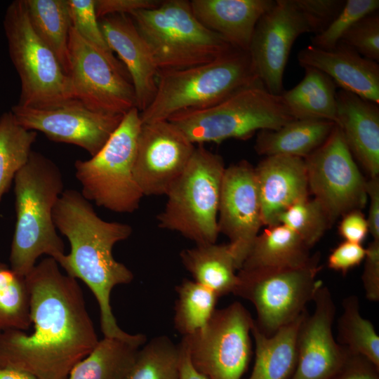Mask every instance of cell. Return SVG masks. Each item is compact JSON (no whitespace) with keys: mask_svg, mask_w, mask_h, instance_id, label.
Wrapping results in <instances>:
<instances>
[{"mask_svg":"<svg viewBox=\"0 0 379 379\" xmlns=\"http://www.w3.org/2000/svg\"><path fill=\"white\" fill-rule=\"evenodd\" d=\"M253 321L239 302L215 309L204 328L182 337L193 367L206 379H241L251 357Z\"/></svg>","mask_w":379,"mask_h":379,"instance_id":"obj_11","label":"cell"},{"mask_svg":"<svg viewBox=\"0 0 379 379\" xmlns=\"http://www.w3.org/2000/svg\"><path fill=\"white\" fill-rule=\"evenodd\" d=\"M192 12L209 30L234 48L248 51L261 16L275 4L272 0H192Z\"/></svg>","mask_w":379,"mask_h":379,"instance_id":"obj_23","label":"cell"},{"mask_svg":"<svg viewBox=\"0 0 379 379\" xmlns=\"http://www.w3.org/2000/svg\"><path fill=\"white\" fill-rule=\"evenodd\" d=\"M142 345L104 337L76 364L67 379H124Z\"/></svg>","mask_w":379,"mask_h":379,"instance_id":"obj_29","label":"cell"},{"mask_svg":"<svg viewBox=\"0 0 379 379\" xmlns=\"http://www.w3.org/2000/svg\"><path fill=\"white\" fill-rule=\"evenodd\" d=\"M364 267L361 276L366 298L379 300V240H373L366 248Z\"/></svg>","mask_w":379,"mask_h":379,"instance_id":"obj_42","label":"cell"},{"mask_svg":"<svg viewBox=\"0 0 379 379\" xmlns=\"http://www.w3.org/2000/svg\"><path fill=\"white\" fill-rule=\"evenodd\" d=\"M25 277L34 330L0 332V367L25 371L37 379H67L99 341L82 291L51 257Z\"/></svg>","mask_w":379,"mask_h":379,"instance_id":"obj_1","label":"cell"},{"mask_svg":"<svg viewBox=\"0 0 379 379\" xmlns=\"http://www.w3.org/2000/svg\"><path fill=\"white\" fill-rule=\"evenodd\" d=\"M379 368L363 356L351 353L331 379H379Z\"/></svg>","mask_w":379,"mask_h":379,"instance_id":"obj_44","label":"cell"},{"mask_svg":"<svg viewBox=\"0 0 379 379\" xmlns=\"http://www.w3.org/2000/svg\"><path fill=\"white\" fill-rule=\"evenodd\" d=\"M131 15L159 71L206 64L234 48L198 20L190 1H162Z\"/></svg>","mask_w":379,"mask_h":379,"instance_id":"obj_5","label":"cell"},{"mask_svg":"<svg viewBox=\"0 0 379 379\" xmlns=\"http://www.w3.org/2000/svg\"><path fill=\"white\" fill-rule=\"evenodd\" d=\"M225 168L220 155L202 144L195 147L186 168L166 194L165 207L157 217L158 226L178 232L196 244L215 243Z\"/></svg>","mask_w":379,"mask_h":379,"instance_id":"obj_7","label":"cell"},{"mask_svg":"<svg viewBox=\"0 0 379 379\" xmlns=\"http://www.w3.org/2000/svg\"><path fill=\"white\" fill-rule=\"evenodd\" d=\"M180 256L194 281L211 289L219 298L234 293L238 269L229 244H196L182 250Z\"/></svg>","mask_w":379,"mask_h":379,"instance_id":"obj_27","label":"cell"},{"mask_svg":"<svg viewBox=\"0 0 379 379\" xmlns=\"http://www.w3.org/2000/svg\"><path fill=\"white\" fill-rule=\"evenodd\" d=\"M304 159L310 193L332 225L345 214L364 208L366 180L336 124L327 140Z\"/></svg>","mask_w":379,"mask_h":379,"instance_id":"obj_12","label":"cell"},{"mask_svg":"<svg viewBox=\"0 0 379 379\" xmlns=\"http://www.w3.org/2000/svg\"><path fill=\"white\" fill-rule=\"evenodd\" d=\"M335 124L326 120L295 119L278 130L257 133L255 152L265 157L286 155L305 159L328 138Z\"/></svg>","mask_w":379,"mask_h":379,"instance_id":"obj_25","label":"cell"},{"mask_svg":"<svg viewBox=\"0 0 379 379\" xmlns=\"http://www.w3.org/2000/svg\"><path fill=\"white\" fill-rule=\"evenodd\" d=\"M278 224L293 231L310 248L318 242L332 225L320 203L309 197L286 208L279 216Z\"/></svg>","mask_w":379,"mask_h":379,"instance_id":"obj_36","label":"cell"},{"mask_svg":"<svg viewBox=\"0 0 379 379\" xmlns=\"http://www.w3.org/2000/svg\"><path fill=\"white\" fill-rule=\"evenodd\" d=\"M366 190L370 204L366 218L368 232L373 240H379V176L371 177L366 180Z\"/></svg>","mask_w":379,"mask_h":379,"instance_id":"obj_46","label":"cell"},{"mask_svg":"<svg viewBox=\"0 0 379 379\" xmlns=\"http://www.w3.org/2000/svg\"><path fill=\"white\" fill-rule=\"evenodd\" d=\"M336 125L371 177L379 175V107L352 93H336Z\"/></svg>","mask_w":379,"mask_h":379,"instance_id":"obj_22","label":"cell"},{"mask_svg":"<svg viewBox=\"0 0 379 379\" xmlns=\"http://www.w3.org/2000/svg\"><path fill=\"white\" fill-rule=\"evenodd\" d=\"M67 4L72 27L115 69L130 79L126 69L115 58L105 40L95 14V0H67Z\"/></svg>","mask_w":379,"mask_h":379,"instance_id":"obj_37","label":"cell"},{"mask_svg":"<svg viewBox=\"0 0 379 379\" xmlns=\"http://www.w3.org/2000/svg\"><path fill=\"white\" fill-rule=\"evenodd\" d=\"M180 366L179 344L159 335L139 348L124 379H180Z\"/></svg>","mask_w":379,"mask_h":379,"instance_id":"obj_34","label":"cell"},{"mask_svg":"<svg viewBox=\"0 0 379 379\" xmlns=\"http://www.w3.org/2000/svg\"><path fill=\"white\" fill-rule=\"evenodd\" d=\"M0 379H37L32 373L13 368L0 367Z\"/></svg>","mask_w":379,"mask_h":379,"instance_id":"obj_48","label":"cell"},{"mask_svg":"<svg viewBox=\"0 0 379 379\" xmlns=\"http://www.w3.org/2000/svg\"><path fill=\"white\" fill-rule=\"evenodd\" d=\"M11 111L25 128L40 131L54 142L77 145L92 157L105 145L124 116L93 111L76 99L45 108L15 105Z\"/></svg>","mask_w":379,"mask_h":379,"instance_id":"obj_14","label":"cell"},{"mask_svg":"<svg viewBox=\"0 0 379 379\" xmlns=\"http://www.w3.org/2000/svg\"><path fill=\"white\" fill-rule=\"evenodd\" d=\"M73 98L100 113L124 115L136 107L129 78L115 69L71 27L68 41V72Z\"/></svg>","mask_w":379,"mask_h":379,"instance_id":"obj_13","label":"cell"},{"mask_svg":"<svg viewBox=\"0 0 379 379\" xmlns=\"http://www.w3.org/2000/svg\"><path fill=\"white\" fill-rule=\"evenodd\" d=\"M162 1L159 0H95V10L97 18H102L114 14H133L145 9L159 6Z\"/></svg>","mask_w":379,"mask_h":379,"instance_id":"obj_43","label":"cell"},{"mask_svg":"<svg viewBox=\"0 0 379 379\" xmlns=\"http://www.w3.org/2000/svg\"><path fill=\"white\" fill-rule=\"evenodd\" d=\"M54 225L66 237L70 251L59 264L69 276L82 280L95 295L104 337L144 343L143 334H130L117 324L110 305L113 288L133 279V272L112 254L114 246L127 239L132 227L100 218L81 192L65 190L53 211Z\"/></svg>","mask_w":379,"mask_h":379,"instance_id":"obj_2","label":"cell"},{"mask_svg":"<svg viewBox=\"0 0 379 379\" xmlns=\"http://www.w3.org/2000/svg\"><path fill=\"white\" fill-rule=\"evenodd\" d=\"M13 181L16 222L9 260L11 268L25 277L41 255L53 258L58 265L65 255L53 219L64 185L57 164L34 151Z\"/></svg>","mask_w":379,"mask_h":379,"instance_id":"obj_3","label":"cell"},{"mask_svg":"<svg viewBox=\"0 0 379 379\" xmlns=\"http://www.w3.org/2000/svg\"><path fill=\"white\" fill-rule=\"evenodd\" d=\"M180 350V379H206L192 365L187 346L182 340L179 343Z\"/></svg>","mask_w":379,"mask_h":379,"instance_id":"obj_47","label":"cell"},{"mask_svg":"<svg viewBox=\"0 0 379 379\" xmlns=\"http://www.w3.org/2000/svg\"><path fill=\"white\" fill-rule=\"evenodd\" d=\"M262 226L255 168L248 161L241 160L225 168L218 213L219 233L229 239L238 271Z\"/></svg>","mask_w":379,"mask_h":379,"instance_id":"obj_17","label":"cell"},{"mask_svg":"<svg viewBox=\"0 0 379 379\" xmlns=\"http://www.w3.org/2000/svg\"><path fill=\"white\" fill-rule=\"evenodd\" d=\"M312 301L313 313L306 312L299 326L296 366L288 379H331L351 354L333 336L335 306L328 288L321 285Z\"/></svg>","mask_w":379,"mask_h":379,"instance_id":"obj_18","label":"cell"},{"mask_svg":"<svg viewBox=\"0 0 379 379\" xmlns=\"http://www.w3.org/2000/svg\"><path fill=\"white\" fill-rule=\"evenodd\" d=\"M195 147L168 120L142 124L133 172L143 196L166 195L186 168Z\"/></svg>","mask_w":379,"mask_h":379,"instance_id":"obj_15","label":"cell"},{"mask_svg":"<svg viewBox=\"0 0 379 379\" xmlns=\"http://www.w3.org/2000/svg\"><path fill=\"white\" fill-rule=\"evenodd\" d=\"M311 33L310 25L293 0H277L257 22L248 53L257 76L271 93L281 95L283 76L296 39Z\"/></svg>","mask_w":379,"mask_h":379,"instance_id":"obj_16","label":"cell"},{"mask_svg":"<svg viewBox=\"0 0 379 379\" xmlns=\"http://www.w3.org/2000/svg\"><path fill=\"white\" fill-rule=\"evenodd\" d=\"M319 255L298 268L239 270L233 294L250 301L255 307L258 329L267 336L298 319L312 301L318 288L321 270Z\"/></svg>","mask_w":379,"mask_h":379,"instance_id":"obj_10","label":"cell"},{"mask_svg":"<svg viewBox=\"0 0 379 379\" xmlns=\"http://www.w3.org/2000/svg\"><path fill=\"white\" fill-rule=\"evenodd\" d=\"M175 290L174 326L183 336L189 335L206 325L219 297L208 287L186 279Z\"/></svg>","mask_w":379,"mask_h":379,"instance_id":"obj_33","label":"cell"},{"mask_svg":"<svg viewBox=\"0 0 379 379\" xmlns=\"http://www.w3.org/2000/svg\"><path fill=\"white\" fill-rule=\"evenodd\" d=\"M310 248L282 224L267 226L258 234L240 270L291 269L303 267L313 256Z\"/></svg>","mask_w":379,"mask_h":379,"instance_id":"obj_24","label":"cell"},{"mask_svg":"<svg viewBox=\"0 0 379 379\" xmlns=\"http://www.w3.org/2000/svg\"><path fill=\"white\" fill-rule=\"evenodd\" d=\"M259 81L248 51L236 48L206 64L159 71L156 94L140 112L141 122L168 120L181 112L213 106Z\"/></svg>","mask_w":379,"mask_h":379,"instance_id":"obj_4","label":"cell"},{"mask_svg":"<svg viewBox=\"0 0 379 379\" xmlns=\"http://www.w3.org/2000/svg\"><path fill=\"white\" fill-rule=\"evenodd\" d=\"M306 18L314 35L320 34L336 18L343 10L344 0H293Z\"/></svg>","mask_w":379,"mask_h":379,"instance_id":"obj_40","label":"cell"},{"mask_svg":"<svg viewBox=\"0 0 379 379\" xmlns=\"http://www.w3.org/2000/svg\"><path fill=\"white\" fill-rule=\"evenodd\" d=\"M338 232L345 241L361 244L368 233L367 220L361 211L354 210L342 216Z\"/></svg>","mask_w":379,"mask_h":379,"instance_id":"obj_45","label":"cell"},{"mask_svg":"<svg viewBox=\"0 0 379 379\" xmlns=\"http://www.w3.org/2000/svg\"><path fill=\"white\" fill-rule=\"evenodd\" d=\"M99 23L109 48L117 53L128 73L136 107L142 112L151 103L157 91L159 70L150 50L132 18L126 15H107Z\"/></svg>","mask_w":379,"mask_h":379,"instance_id":"obj_19","label":"cell"},{"mask_svg":"<svg viewBox=\"0 0 379 379\" xmlns=\"http://www.w3.org/2000/svg\"><path fill=\"white\" fill-rule=\"evenodd\" d=\"M378 0H347L345 6L327 29L312 38V45L317 48L333 49L346 31L363 17L376 12Z\"/></svg>","mask_w":379,"mask_h":379,"instance_id":"obj_38","label":"cell"},{"mask_svg":"<svg viewBox=\"0 0 379 379\" xmlns=\"http://www.w3.org/2000/svg\"><path fill=\"white\" fill-rule=\"evenodd\" d=\"M295 119L281 95L259 81L213 106L179 112L168 120L193 143L247 140L261 130H278Z\"/></svg>","mask_w":379,"mask_h":379,"instance_id":"obj_6","label":"cell"},{"mask_svg":"<svg viewBox=\"0 0 379 379\" xmlns=\"http://www.w3.org/2000/svg\"><path fill=\"white\" fill-rule=\"evenodd\" d=\"M31 324L25 277L0 262V332L9 329L25 331Z\"/></svg>","mask_w":379,"mask_h":379,"instance_id":"obj_35","label":"cell"},{"mask_svg":"<svg viewBox=\"0 0 379 379\" xmlns=\"http://www.w3.org/2000/svg\"><path fill=\"white\" fill-rule=\"evenodd\" d=\"M4 28L10 58L21 83L17 105L45 108L74 99L68 75L32 28L25 0L9 4Z\"/></svg>","mask_w":379,"mask_h":379,"instance_id":"obj_9","label":"cell"},{"mask_svg":"<svg viewBox=\"0 0 379 379\" xmlns=\"http://www.w3.org/2000/svg\"><path fill=\"white\" fill-rule=\"evenodd\" d=\"M302 67L315 68L331 78L342 90L379 104V65L342 41L330 50L312 45L298 54Z\"/></svg>","mask_w":379,"mask_h":379,"instance_id":"obj_20","label":"cell"},{"mask_svg":"<svg viewBox=\"0 0 379 379\" xmlns=\"http://www.w3.org/2000/svg\"><path fill=\"white\" fill-rule=\"evenodd\" d=\"M305 76L281 97L295 119L326 120L337 123L336 84L328 75L304 67Z\"/></svg>","mask_w":379,"mask_h":379,"instance_id":"obj_28","label":"cell"},{"mask_svg":"<svg viewBox=\"0 0 379 379\" xmlns=\"http://www.w3.org/2000/svg\"><path fill=\"white\" fill-rule=\"evenodd\" d=\"M37 132L20 125L11 111L0 117V201L27 163Z\"/></svg>","mask_w":379,"mask_h":379,"instance_id":"obj_31","label":"cell"},{"mask_svg":"<svg viewBox=\"0 0 379 379\" xmlns=\"http://www.w3.org/2000/svg\"><path fill=\"white\" fill-rule=\"evenodd\" d=\"M32 28L68 72V41L72 27L67 0H25Z\"/></svg>","mask_w":379,"mask_h":379,"instance_id":"obj_30","label":"cell"},{"mask_svg":"<svg viewBox=\"0 0 379 379\" xmlns=\"http://www.w3.org/2000/svg\"><path fill=\"white\" fill-rule=\"evenodd\" d=\"M140 111L126 112L102 149L91 159L76 160L75 175L82 195L98 206L116 213L136 211L144 197L133 176Z\"/></svg>","mask_w":379,"mask_h":379,"instance_id":"obj_8","label":"cell"},{"mask_svg":"<svg viewBox=\"0 0 379 379\" xmlns=\"http://www.w3.org/2000/svg\"><path fill=\"white\" fill-rule=\"evenodd\" d=\"M255 168L263 225L278 224L279 216L289 206L309 197L305 159L273 155L265 157Z\"/></svg>","mask_w":379,"mask_h":379,"instance_id":"obj_21","label":"cell"},{"mask_svg":"<svg viewBox=\"0 0 379 379\" xmlns=\"http://www.w3.org/2000/svg\"><path fill=\"white\" fill-rule=\"evenodd\" d=\"M305 312L270 336L261 333L253 321L251 334L255 357L248 379H288L291 376L297 361L298 331Z\"/></svg>","mask_w":379,"mask_h":379,"instance_id":"obj_26","label":"cell"},{"mask_svg":"<svg viewBox=\"0 0 379 379\" xmlns=\"http://www.w3.org/2000/svg\"><path fill=\"white\" fill-rule=\"evenodd\" d=\"M342 305L343 310L338 320V343L379 368V336L373 324L361 316L358 298L347 296Z\"/></svg>","mask_w":379,"mask_h":379,"instance_id":"obj_32","label":"cell"},{"mask_svg":"<svg viewBox=\"0 0 379 379\" xmlns=\"http://www.w3.org/2000/svg\"><path fill=\"white\" fill-rule=\"evenodd\" d=\"M340 41L352 47L363 57L378 61V13L374 12L359 19L346 31Z\"/></svg>","mask_w":379,"mask_h":379,"instance_id":"obj_39","label":"cell"},{"mask_svg":"<svg viewBox=\"0 0 379 379\" xmlns=\"http://www.w3.org/2000/svg\"><path fill=\"white\" fill-rule=\"evenodd\" d=\"M366 256V248L361 244L344 241L332 250L328 258V267L342 274L358 266Z\"/></svg>","mask_w":379,"mask_h":379,"instance_id":"obj_41","label":"cell"}]
</instances>
